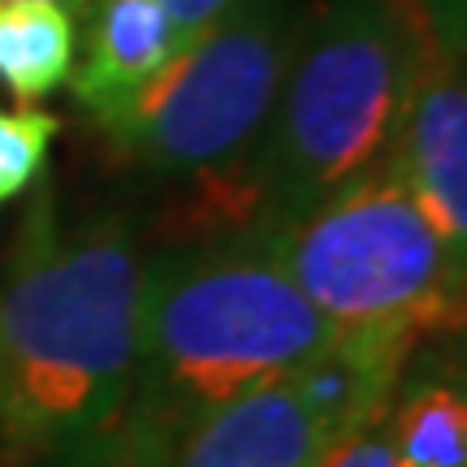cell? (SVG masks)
I'll list each match as a JSON object with an SVG mask.
<instances>
[{"instance_id":"6da1fadb","label":"cell","mask_w":467,"mask_h":467,"mask_svg":"<svg viewBox=\"0 0 467 467\" xmlns=\"http://www.w3.org/2000/svg\"><path fill=\"white\" fill-rule=\"evenodd\" d=\"M134 213L61 221L31 195L0 265V467H104L134 381Z\"/></svg>"},{"instance_id":"7a4b0ae2","label":"cell","mask_w":467,"mask_h":467,"mask_svg":"<svg viewBox=\"0 0 467 467\" xmlns=\"http://www.w3.org/2000/svg\"><path fill=\"white\" fill-rule=\"evenodd\" d=\"M334 342L329 320L265 251L234 234L143 260L134 381L121 437L173 463L182 437Z\"/></svg>"},{"instance_id":"3957f363","label":"cell","mask_w":467,"mask_h":467,"mask_svg":"<svg viewBox=\"0 0 467 467\" xmlns=\"http://www.w3.org/2000/svg\"><path fill=\"white\" fill-rule=\"evenodd\" d=\"M429 14L399 0H320L299 31L255 148L260 225L282 230L381 165L424 48Z\"/></svg>"},{"instance_id":"277c9868","label":"cell","mask_w":467,"mask_h":467,"mask_svg":"<svg viewBox=\"0 0 467 467\" xmlns=\"http://www.w3.org/2000/svg\"><path fill=\"white\" fill-rule=\"evenodd\" d=\"M251 238L265 243L334 334L399 329L424 342L463 329V260L385 161L299 221Z\"/></svg>"},{"instance_id":"5b68a950","label":"cell","mask_w":467,"mask_h":467,"mask_svg":"<svg viewBox=\"0 0 467 467\" xmlns=\"http://www.w3.org/2000/svg\"><path fill=\"white\" fill-rule=\"evenodd\" d=\"M295 44L299 26L285 0H243L91 121L117 161L165 182L238 169L260 148Z\"/></svg>"},{"instance_id":"8992f818","label":"cell","mask_w":467,"mask_h":467,"mask_svg":"<svg viewBox=\"0 0 467 467\" xmlns=\"http://www.w3.org/2000/svg\"><path fill=\"white\" fill-rule=\"evenodd\" d=\"M368 424L381 420L359 385L329 355H312L200 420L169 467H320L334 446Z\"/></svg>"},{"instance_id":"52a82bcc","label":"cell","mask_w":467,"mask_h":467,"mask_svg":"<svg viewBox=\"0 0 467 467\" xmlns=\"http://www.w3.org/2000/svg\"><path fill=\"white\" fill-rule=\"evenodd\" d=\"M385 165L420 203L451 255H467V87L459 39L429 22Z\"/></svg>"},{"instance_id":"ba28073f","label":"cell","mask_w":467,"mask_h":467,"mask_svg":"<svg viewBox=\"0 0 467 467\" xmlns=\"http://www.w3.org/2000/svg\"><path fill=\"white\" fill-rule=\"evenodd\" d=\"M83 52L69 87L87 117L104 113L151 83L191 44L156 0H91Z\"/></svg>"},{"instance_id":"9c48e42d","label":"cell","mask_w":467,"mask_h":467,"mask_svg":"<svg viewBox=\"0 0 467 467\" xmlns=\"http://www.w3.org/2000/svg\"><path fill=\"white\" fill-rule=\"evenodd\" d=\"M78 61V17L57 0H0V87L17 109H39L69 87Z\"/></svg>"},{"instance_id":"30bf717a","label":"cell","mask_w":467,"mask_h":467,"mask_svg":"<svg viewBox=\"0 0 467 467\" xmlns=\"http://www.w3.org/2000/svg\"><path fill=\"white\" fill-rule=\"evenodd\" d=\"M385 424L399 467H467L463 381L446 368L399 385Z\"/></svg>"},{"instance_id":"8fae6325","label":"cell","mask_w":467,"mask_h":467,"mask_svg":"<svg viewBox=\"0 0 467 467\" xmlns=\"http://www.w3.org/2000/svg\"><path fill=\"white\" fill-rule=\"evenodd\" d=\"M61 134V117L44 109H0V208L31 195L44 178L48 151Z\"/></svg>"},{"instance_id":"7c38bea8","label":"cell","mask_w":467,"mask_h":467,"mask_svg":"<svg viewBox=\"0 0 467 467\" xmlns=\"http://www.w3.org/2000/svg\"><path fill=\"white\" fill-rule=\"evenodd\" d=\"M320 467H399L394 463V441H389V424H368L359 433H350L342 446L329 451Z\"/></svg>"},{"instance_id":"4fadbf2b","label":"cell","mask_w":467,"mask_h":467,"mask_svg":"<svg viewBox=\"0 0 467 467\" xmlns=\"http://www.w3.org/2000/svg\"><path fill=\"white\" fill-rule=\"evenodd\" d=\"M161 9L169 14V22L186 35V39H195L203 35L208 26H217L225 14H234L243 0H156Z\"/></svg>"},{"instance_id":"5bb4252c","label":"cell","mask_w":467,"mask_h":467,"mask_svg":"<svg viewBox=\"0 0 467 467\" xmlns=\"http://www.w3.org/2000/svg\"><path fill=\"white\" fill-rule=\"evenodd\" d=\"M104 467H169V463H165V459H156L151 451H143V446H134V441H126V437H121V441H117V451H113V459H109Z\"/></svg>"},{"instance_id":"9a60e30c","label":"cell","mask_w":467,"mask_h":467,"mask_svg":"<svg viewBox=\"0 0 467 467\" xmlns=\"http://www.w3.org/2000/svg\"><path fill=\"white\" fill-rule=\"evenodd\" d=\"M57 5H66L69 14H78V9H87V5H91V0H57Z\"/></svg>"},{"instance_id":"2e32d148","label":"cell","mask_w":467,"mask_h":467,"mask_svg":"<svg viewBox=\"0 0 467 467\" xmlns=\"http://www.w3.org/2000/svg\"><path fill=\"white\" fill-rule=\"evenodd\" d=\"M402 9H424V5H420V0H399Z\"/></svg>"}]
</instances>
